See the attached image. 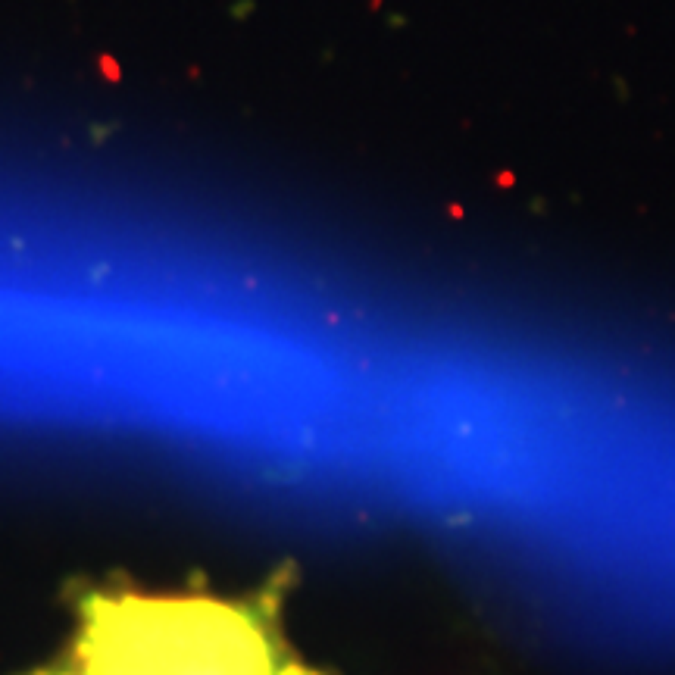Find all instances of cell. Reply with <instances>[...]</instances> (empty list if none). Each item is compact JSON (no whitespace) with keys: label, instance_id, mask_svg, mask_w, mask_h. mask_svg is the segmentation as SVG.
<instances>
[{"label":"cell","instance_id":"obj_1","mask_svg":"<svg viewBox=\"0 0 675 675\" xmlns=\"http://www.w3.org/2000/svg\"><path fill=\"white\" fill-rule=\"evenodd\" d=\"M28 675H306L269 603L216 594L91 591L66 650Z\"/></svg>","mask_w":675,"mask_h":675}]
</instances>
